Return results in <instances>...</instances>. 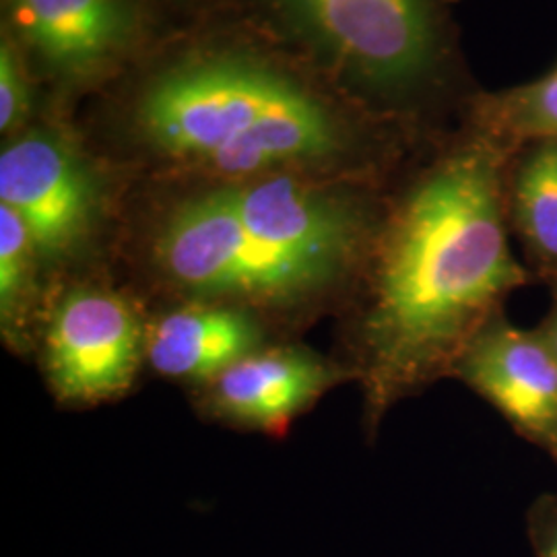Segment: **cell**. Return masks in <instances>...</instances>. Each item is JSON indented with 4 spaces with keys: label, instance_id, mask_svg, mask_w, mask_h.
I'll list each match as a JSON object with an SVG mask.
<instances>
[{
    "label": "cell",
    "instance_id": "obj_1",
    "mask_svg": "<svg viewBox=\"0 0 557 557\" xmlns=\"http://www.w3.org/2000/svg\"><path fill=\"white\" fill-rule=\"evenodd\" d=\"M515 147L471 120L384 211L359 320L370 418L453 366L469 341L533 283L504 205Z\"/></svg>",
    "mask_w": 557,
    "mask_h": 557
},
{
    "label": "cell",
    "instance_id": "obj_2",
    "mask_svg": "<svg viewBox=\"0 0 557 557\" xmlns=\"http://www.w3.org/2000/svg\"><path fill=\"white\" fill-rule=\"evenodd\" d=\"M382 220L361 195L271 174L180 202L161 227L158 257L195 296L294 299L370 262Z\"/></svg>",
    "mask_w": 557,
    "mask_h": 557
},
{
    "label": "cell",
    "instance_id": "obj_3",
    "mask_svg": "<svg viewBox=\"0 0 557 557\" xmlns=\"http://www.w3.org/2000/svg\"><path fill=\"white\" fill-rule=\"evenodd\" d=\"M135 124L170 160L227 178L363 156L370 140L329 101L264 60L215 52L180 60L140 91Z\"/></svg>",
    "mask_w": 557,
    "mask_h": 557
},
{
    "label": "cell",
    "instance_id": "obj_4",
    "mask_svg": "<svg viewBox=\"0 0 557 557\" xmlns=\"http://www.w3.org/2000/svg\"><path fill=\"white\" fill-rule=\"evenodd\" d=\"M278 21L361 98L407 114L458 85L446 0H267Z\"/></svg>",
    "mask_w": 557,
    "mask_h": 557
},
{
    "label": "cell",
    "instance_id": "obj_5",
    "mask_svg": "<svg viewBox=\"0 0 557 557\" xmlns=\"http://www.w3.org/2000/svg\"><path fill=\"white\" fill-rule=\"evenodd\" d=\"M100 188L79 151L54 133L36 131L0 153V205L27 227L40 259H59L87 236Z\"/></svg>",
    "mask_w": 557,
    "mask_h": 557
},
{
    "label": "cell",
    "instance_id": "obj_6",
    "mask_svg": "<svg viewBox=\"0 0 557 557\" xmlns=\"http://www.w3.org/2000/svg\"><path fill=\"white\" fill-rule=\"evenodd\" d=\"M450 376L557 465V358L537 329H520L502 310L469 341Z\"/></svg>",
    "mask_w": 557,
    "mask_h": 557
},
{
    "label": "cell",
    "instance_id": "obj_7",
    "mask_svg": "<svg viewBox=\"0 0 557 557\" xmlns=\"http://www.w3.org/2000/svg\"><path fill=\"white\" fill-rule=\"evenodd\" d=\"M139 356L137 314L124 299L100 289L71 292L46 331V372L66 400L119 397L135 379Z\"/></svg>",
    "mask_w": 557,
    "mask_h": 557
},
{
    "label": "cell",
    "instance_id": "obj_8",
    "mask_svg": "<svg viewBox=\"0 0 557 557\" xmlns=\"http://www.w3.org/2000/svg\"><path fill=\"white\" fill-rule=\"evenodd\" d=\"M9 36L60 79H89L137 36L131 0H2Z\"/></svg>",
    "mask_w": 557,
    "mask_h": 557
},
{
    "label": "cell",
    "instance_id": "obj_9",
    "mask_svg": "<svg viewBox=\"0 0 557 557\" xmlns=\"http://www.w3.org/2000/svg\"><path fill=\"white\" fill-rule=\"evenodd\" d=\"M337 379L329 366L298 351H255L213 384V405L225 418L275 428L294 418Z\"/></svg>",
    "mask_w": 557,
    "mask_h": 557
},
{
    "label": "cell",
    "instance_id": "obj_10",
    "mask_svg": "<svg viewBox=\"0 0 557 557\" xmlns=\"http://www.w3.org/2000/svg\"><path fill=\"white\" fill-rule=\"evenodd\" d=\"M260 329L227 306H186L168 314L147 341L151 366L170 379L215 380L257 351Z\"/></svg>",
    "mask_w": 557,
    "mask_h": 557
},
{
    "label": "cell",
    "instance_id": "obj_11",
    "mask_svg": "<svg viewBox=\"0 0 557 557\" xmlns=\"http://www.w3.org/2000/svg\"><path fill=\"white\" fill-rule=\"evenodd\" d=\"M510 236L533 283L557 294V139L520 143L504 178Z\"/></svg>",
    "mask_w": 557,
    "mask_h": 557
},
{
    "label": "cell",
    "instance_id": "obj_12",
    "mask_svg": "<svg viewBox=\"0 0 557 557\" xmlns=\"http://www.w3.org/2000/svg\"><path fill=\"white\" fill-rule=\"evenodd\" d=\"M465 119L515 149L527 140L557 139V66L522 85L479 91Z\"/></svg>",
    "mask_w": 557,
    "mask_h": 557
},
{
    "label": "cell",
    "instance_id": "obj_13",
    "mask_svg": "<svg viewBox=\"0 0 557 557\" xmlns=\"http://www.w3.org/2000/svg\"><path fill=\"white\" fill-rule=\"evenodd\" d=\"M38 252L23 221L0 205V320L4 333L15 335L32 287Z\"/></svg>",
    "mask_w": 557,
    "mask_h": 557
},
{
    "label": "cell",
    "instance_id": "obj_14",
    "mask_svg": "<svg viewBox=\"0 0 557 557\" xmlns=\"http://www.w3.org/2000/svg\"><path fill=\"white\" fill-rule=\"evenodd\" d=\"M20 44L4 34L0 44V128L11 133L29 114V85L21 62Z\"/></svg>",
    "mask_w": 557,
    "mask_h": 557
},
{
    "label": "cell",
    "instance_id": "obj_15",
    "mask_svg": "<svg viewBox=\"0 0 557 557\" xmlns=\"http://www.w3.org/2000/svg\"><path fill=\"white\" fill-rule=\"evenodd\" d=\"M527 535L535 557H557V492H545L527 510Z\"/></svg>",
    "mask_w": 557,
    "mask_h": 557
},
{
    "label": "cell",
    "instance_id": "obj_16",
    "mask_svg": "<svg viewBox=\"0 0 557 557\" xmlns=\"http://www.w3.org/2000/svg\"><path fill=\"white\" fill-rule=\"evenodd\" d=\"M537 333L547 343V347L554 351V356L557 358V294L552 296V306H549L545 319L541 320Z\"/></svg>",
    "mask_w": 557,
    "mask_h": 557
},
{
    "label": "cell",
    "instance_id": "obj_17",
    "mask_svg": "<svg viewBox=\"0 0 557 557\" xmlns=\"http://www.w3.org/2000/svg\"><path fill=\"white\" fill-rule=\"evenodd\" d=\"M556 66H557V64H556Z\"/></svg>",
    "mask_w": 557,
    "mask_h": 557
}]
</instances>
